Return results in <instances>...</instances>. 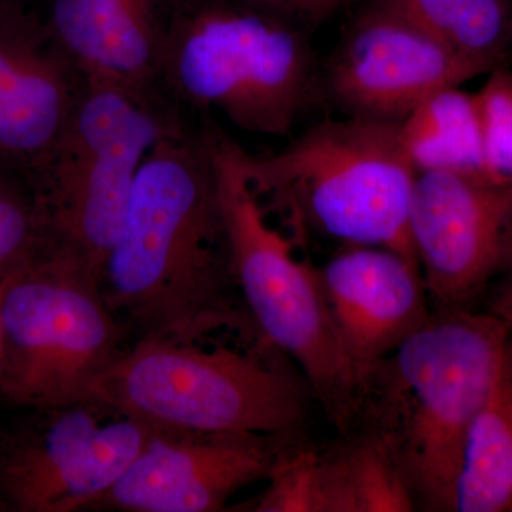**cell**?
Listing matches in <instances>:
<instances>
[{
    "label": "cell",
    "instance_id": "obj_1",
    "mask_svg": "<svg viewBox=\"0 0 512 512\" xmlns=\"http://www.w3.org/2000/svg\"><path fill=\"white\" fill-rule=\"evenodd\" d=\"M100 289L128 346L201 343L222 329L258 332L235 306L239 289L207 130L194 134L178 121L148 153Z\"/></svg>",
    "mask_w": 512,
    "mask_h": 512
},
{
    "label": "cell",
    "instance_id": "obj_2",
    "mask_svg": "<svg viewBox=\"0 0 512 512\" xmlns=\"http://www.w3.org/2000/svg\"><path fill=\"white\" fill-rule=\"evenodd\" d=\"M510 332L487 311H433L367 369L359 429L375 431L390 448L417 511L454 512L468 436Z\"/></svg>",
    "mask_w": 512,
    "mask_h": 512
},
{
    "label": "cell",
    "instance_id": "obj_3",
    "mask_svg": "<svg viewBox=\"0 0 512 512\" xmlns=\"http://www.w3.org/2000/svg\"><path fill=\"white\" fill-rule=\"evenodd\" d=\"M232 269L249 318L311 387L340 434L359 429L366 373L346 352L320 286L318 268L274 228L245 168V150L207 130Z\"/></svg>",
    "mask_w": 512,
    "mask_h": 512
},
{
    "label": "cell",
    "instance_id": "obj_4",
    "mask_svg": "<svg viewBox=\"0 0 512 512\" xmlns=\"http://www.w3.org/2000/svg\"><path fill=\"white\" fill-rule=\"evenodd\" d=\"M271 343L251 350L140 340L90 386L97 400L156 427L299 439L311 387Z\"/></svg>",
    "mask_w": 512,
    "mask_h": 512
},
{
    "label": "cell",
    "instance_id": "obj_5",
    "mask_svg": "<svg viewBox=\"0 0 512 512\" xmlns=\"http://www.w3.org/2000/svg\"><path fill=\"white\" fill-rule=\"evenodd\" d=\"M245 168L256 191L288 212L295 227L392 249L417 264L409 231L417 171L399 123L325 121L272 156L245 151Z\"/></svg>",
    "mask_w": 512,
    "mask_h": 512
},
{
    "label": "cell",
    "instance_id": "obj_6",
    "mask_svg": "<svg viewBox=\"0 0 512 512\" xmlns=\"http://www.w3.org/2000/svg\"><path fill=\"white\" fill-rule=\"evenodd\" d=\"M177 123L153 90L83 76L62 133L32 174L42 234L70 249L100 279L138 171Z\"/></svg>",
    "mask_w": 512,
    "mask_h": 512
},
{
    "label": "cell",
    "instance_id": "obj_7",
    "mask_svg": "<svg viewBox=\"0 0 512 512\" xmlns=\"http://www.w3.org/2000/svg\"><path fill=\"white\" fill-rule=\"evenodd\" d=\"M0 320V396L36 412L86 399L94 380L128 348L100 279L46 237L5 276Z\"/></svg>",
    "mask_w": 512,
    "mask_h": 512
},
{
    "label": "cell",
    "instance_id": "obj_8",
    "mask_svg": "<svg viewBox=\"0 0 512 512\" xmlns=\"http://www.w3.org/2000/svg\"><path fill=\"white\" fill-rule=\"evenodd\" d=\"M158 82L239 130L288 136L311 94V53L295 30L261 10L180 0Z\"/></svg>",
    "mask_w": 512,
    "mask_h": 512
},
{
    "label": "cell",
    "instance_id": "obj_9",
    "mask_svg": "<svg viewBox=\"0 0 512 512\" xmlns=\"http://www.w3.org/2000/svg\"><path fill=\"white\" fill-rule=\"evenodd\" d=\"M0 444V501L20 512L90 508L123 477L156 427L93 399L40 410Z\"/></svg>",
    "mask_w": 512,
    "mask_h": 512
},
{
    "label": "cell",
    "instance_id": "obj_10",
    "mask_svg": "<svg viewBox=\"0 0 512 512\" xmlns=\"http://www.w3.org/2000/svg\"><path fill=\"white\" fill-rule=\"evenodd\" d=\"M409 231L433 311L467 308L511 264L512 185L421 171Z\"/></svg>",
    "mask_w": 512,
    "mask_h": 512
},
{
    "label": "cell",
    "instance_id": "obj_11",
    "mask_svg": "<svg viewBox=\"0 0 512 512\" xmlns=\"http://www.w3.org/2000/svg\"><path fill=\"white\" fill-rule=\"evenodd\" d=\"M248 433L156 429L123 477L90 508L218 512L242 488L268 480L289 441Z\"/></svg>",
    "mask_w": 512,
    "mask_h": 512
},
{
    "label": "cell",
    "instance_id": "obj_12",
    "mask_svg": "<svg viewBox=\"0 0 512 512\" xmlns=\"http://www.w3.org/2000/svg\"><path fill=\"white\" fill-rule=\"evenodd\" d=\"M485 73L409 19L376 5L336 53L329 86L352 116L400 123L431 94Z\"/></svg>",
    "mask_w": 512,
    "mask_h": 512
},
{
    "label": "cell",
    "instance_id": "obj_13",
    "mask_svg": "<svg viewBox=\"0 0 512 512\" xmlns=\"http://www.w3.org/2000/svg\"><path fill=\"white\" fill-rule=\"evenodd\" d=\"M83 74L45 26L0 2V167L35 173L69 119Z\"/></svg>",
    "mask_w": 512,
    "mask_h": 512
},
{
    "label": "cell",
    "instance_id": "obj_14",
    "mask_svg": "<svg viewBox=\"0 0 512 512\" xmlns=\"http://www.w3.org/2000/svg\"><path fill=\"white\" fill-rule=\"evenodd\" d=\"M318 276L340 340L365 373L433 315L419 265L392 249L349 245Z\"/></svg>",
    "mask_w": 512,
    "mask_h": 512
},
{
    "label": "cell",
    "instance_id": "obj_15",
    "mask_svg": "<svg viewBox=\"0 0 512 512\" xmlns=\"http://www.w3.org/2000/svg\"><path fill=\"white\" fill-rule=\"evenodd\" d=\"M342 441L312 448L301 440L279 454L255 512H413L416 501L375 431L359 429Z\"/></svg>",
    "mask_w": 512,
    "mask_h": 512
},
{
    "label": "cell",
    "instance_id": "obj_16",
    "mask_svg": "<svg viewBox=\"0 0 512 512\" xmlns=\"http://www.w3.org/2000/svg\"><path fill=\"white\" fill-rule=\"evenodd\" d=\"M180 0H50L46 32L84 77L153 90Z\"/></svg>",
    "mask_w": 512,
    "mask_h": 512
},
{
    "label": "cell",
    "instance_id": "obj_17",
    "mask_svg": "<svg viewBox=\"0 0 512 512\" xmlns=\"http://www.w3.org/2000/svg\"><path fill=\"white\" fill-rule=\"evenodd\" d=\"M454 512H512V328L468 436Z\"/></svg>",
    "mask_w": 512,
    "mask_h": 512
},
{
    "label": "cell",
    "instance_id": "obj_18",
    "mask_svg": "<svg viewBox=\"0 0 512 512\" xmlns=\"http://www.w3.org/2000/svg\"><path fill=\"white\" fill-rule=\"evenodd\" d=\"M399 131L417 173L450 171L488 178L474 94L460 87L431 94L400 121Z\"/></svg>",
    "mask_w": 512,
    "mask_h": 512
},
{
    "label": "cell",
    "instance_id": "obj_19",
    "mask_svg": "<svg viewBox=\"0 0 512 512\" xmlns=\"http://www.w3.org/2000/svg\"><path fill=\"white\" fill-rule=\"evenodd\" d=\"M377 5L409 19L488 72L501 67L512 43L508 0H379Z\"/></svg>",
    "mask_w": 512,
    "mask_h": 512
},
{
    "label": "cell",
    "instance_id": "obj_20",
    "mask_svg": "<svg viewBox=\"0 0 512 512\" xmlns=\"http://www.w3.org/2000/svg\"><path fill=\"white\" fill-rule=\"evenodd\" d=\"M477 93L485 174L512 185V72L497 67Z\"/></svg>",
    "mask_w": 512,
    "mask_h": 512
},
{
    "label": "cell",
    "instance_id": "obj_21",
    "mask_svg": "<svg viewBox=\"0 0 512 512\" xmlns=\"http://www.w3.org/2000/svg\"><path fill=\"white\" fill-rule=\"evenodd\" d=\"M15 174L0 167V278L18 268L43 238L33 192Z\"/></svg>",
    "mask_w": 512,
    "mask_h": 512
},
{
    "label": "cell",
    "instance_id": "obj_22",
    "mask_svg": "<svg viewBox=\"0 0 512 512\" xmlns=\"http://www.w3.org/2000/svg\"><path fill=\"white\" fill-rule=\"evenodd\" d=\"M500 276V282L488 302L487 312L493 313L512 328V261Z\"/></svg>",
    "mask_w": 512,
    "mask_h": 512
},
{
    "label": "cell",
    "instance_id": "obj_23",
    "mask_svg": "<svg viewBox=\"0 0 512 512\" xmlns=\"http://www.w3.org/2000/svg\"><path fill=\"white\" fill-rule=\"evenodd\" d=\"M342 0H289V6L301 10L306 15H322L335 8Z\"/></svg>",
    "mask_w": 512,
    "mask_h": 512
},
{
    "label": "cell",
    "instance_id": "obj_24",
    "mask_svg": "<svg viewBox=\"0 0 512 512\" xmlns=\"http://www.w3.org/2000/svg\"><path fill=\"white\" fill-rule=\"evenodd\" d=\"M244 2L259 9H274L281 8V6H289V0H244Z\"/></svg>",
    "mask_w": 512,
    "mask_h": 512
},
{
    "label": "cell",
    "instance_id": "obj_25",
    "mask_svg": "<svg viewBox=\"0 0 512 512\" xmlns=\"http://www.w3.org/2000/svg\"><path fill=\"white\" fill-rule=\"evenodd\" d=\"M3 289H5V276L0 278V299H2ZM2 365H3V330H2V320H0V373H2Z\"/></svg>",
    "mask_w": 512,
    "mask_h": 512
},
{
    "label": "cell",
    "instance_id": "obj_26",
    "mask_svg": "<svg viewBox=\"0 0 512 512\" xmlns=\"http://www.w3.org/2000/svg\"><path fill=\"white\" fill-rule=\"evenodd\" d=\"M5 510H8V507H6V505L3 504L2 501H0V511H5Z\"/></svg>",
    "mask_w": 512,
    "mask_h": 512
},
{
    "label": "cell",
    "instance_id": "obj_27",
    "mask_svg": "<svg viewBox=\"0 0 512 512\" xmlns=\"http://www.w3.org/2000/svg\"><path fill=\"white\" fill-rule=\"evenodd\" d=\"M0 2H8V0H0Z\"/></svg>",
    "mask_w": 512,
    "mask_h": 512
}]
</instances>
